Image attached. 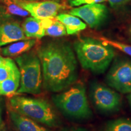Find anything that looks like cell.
I'll use <instances>...</instances> for the list:
<instances>
[{"label":"cell","mask_w":131,"mask_h":131,"mask_svg":"<svg viewBox=\"0 0 131 131\" xmlns=\"http://www.w3.org/2000/svg\"><path fill=\"white\" fill-rule=\"evenodd\" d=\"M37 53L41 65L43 86L47 91L60 92L77 80L78 63L69 42H45L39 47Z\"/></svg>","instance_id":"1"},{"label":"cell","mask_w":131,"mask_h":131,"mask_svg":"<svg viewBox=\"0 0 131 131\" xmlns=\"http://www.w3.org/2000/svg\"><path fill=\"white\" fill-rule=\"evenodd\" d=\"M73 49L82 68L97 74L107 70L115 56L112 47L89 37L75 41Z\"/></svg>","instance_id":"2"},{"label":"cell","mask_w":131,"mask_h":131,"mask_svg":"<svg viewBox=\"0 0 131 131\" xmlns=\"http://www.w3.org/2000/svg\"><path fill=\"white\" fill-rule=\"evenodd\" d=\"M11 109L35 122L49 127L60 124L58 117L51 104L46 100L23 96H12L9 100Z\"/></svg>","instance_id":"3"},{"label":"cell","mask_w":131,"mask_h":131,"mask_svg":"<svg viewBox=\"0 0 131 131\" xmlns=\"http://www.w3.org/2000/svg\"><path fill=\"white\" fill-rule=\"evenodd\" d=\"M55 106L66 117L77 119H88L92 112L82 83L75 84L66 91L52 96Z\"/></svg>","instance_id":"4"},{"label":"cell","mask_w":131,"mask_h":131,"mask_svg":"<svg viewBox=\"0 0 131 131\" xmlns=\"http://www.w3.org/2000/svg\"><path fill=\"white\" fill-rule=\"evenodd\" d=\"M15 60L20 73V83L16 94H40L42 75L40 60L37 53L27 52L16 57Z\"/></svg>","instance_id":"5"},{"label":"cell","mask_w":131,"mask_h":131,"mask_svg":"<svg viewBox=\"0 0 131 131\" xmlns=\"http://www.w3.org/2000/svg\"><path fill=\"white\" fill-rule=\"evenodd\" d=\"M105 79L108 86L119 92L131 93V59H116Z\"/></svg>","instance_id":"6"},{"label":"cell","mask_w":131,"mask_h":131,"mask_svg":"<svg viewBox=\"0 0 131 131\" xmlns=\"http://www.w3.org/2000/svg\"><path fill=\"white\" fill-rule=\"evenodd\" d=\"M91 96L94 105L102 112L117 111L122 103L121 96L117 92L97 83L92 84Z\"/></svg>","instance_id":"7"},{"label":"cell","mask_w":131,"mask_h":131,"mask_svg":"<svg viewBox=\"0 0 131 131\" xmlns=\"http://www.w3.org/2000/svg\"><path fill=\"white\" fill-rule=\"evenodd\" d=\"M26 39L29 38L24 35L19 21L0 8V46Z\"/></svg>","instance_id":"8"},{"label":"cell","mask_w":131,"mask_h":131,"mask_svg":"<svg viewBox=\"0 0 131 131\" xmlns=\"http://www.w3.org/2000/svg\"><path fill=\"white\" fill-rule=\"evenodd\" d=\"M107 9L100 3L86 4L73 8L69 14L77 16L91 28H97L103 23L107 16Z\"/></svg>","instance_id":"9"},{"label":"cell","mask_w":131,"mask_h":131,"mask_svg":"<svg viewBox=\"0 0 131 131\" xmlns=\"http://www.w3.org/2000/svg\"><path fill=\"white\" fill-rule=\"evenodd\" d=\"M18 6L28 12L32 16L38 19L55 17L60 10L64 8L62 4L53 1H28L15 0Z\"/></svg>","instance_id":"10"},{"label":"cell","mask_w":131,"mask_h":131,"mask_svg":"<svg viewBox=\"0 0 131 131\" xmlns=\"http://www.w3.org/2000/svg\"><path fill=\"white\" fill-rule=\"evenodd\" d=\"M9 117L17 131H49L29 118L12 109H10Z\"/></svg>","instance_id":"11"},{"label":"cell","mask_w":131,"mask_h":131,"mask_svg":"<svg viewBox=\"0 0 131 131\" xmlns=\"http://www.w3.org/2000/svg\"><path fill=\"white\" fill-rule=\"evenodd\" d=\"M37 43L34 38L19 40L10 43L1 49V53L6 57H18L30 50Z\"/></svg>","instance_id":"12"},{"label":"cell","mask_w":131,"mask_h":131,"mask_svg":"<svg viewBox=\"0 0 131 131\" xmlns=\"http://www.w3.org/2000/svg\"><path fill=\"white\" fill-rule=\"evenodd\" d=\"M24 35L27 38H41L45 36V29L41 19L30 16L27 18L22 24Z\"/></svg>","instance_id":"13"},{"label":"cell","mask_w":131,"mask_h":131,"mask_svg":"<svg viewBox=\"0 0 131 131\" xmlns=\"http://www.w3.org/2000/svg\"><path fill=\"white\" fill-rule=\"evenodd\" d=\"M55 18L65 26L67 34L73 35L86 28V24L77 16L70 14H60Z\"/></svg>","instance_id":"14"},{"label":"cell","mask_w":131,"mask_h":131,"mask_svg":"<svg viewBox=\"0 0 131 131\" xmlns=\"http://www.w3.org/2000/svg\"><path fill=\"white\" fill-rule=\"evenodd\" d=\"M41 19L45 29V35L52 37H60L67 34L65 26L55 17Z\"/></svg>","instance_id":"15"},{"label":"cell","mask_w":131,"mask_h":131,"mask_svg":"<svg viewBox=\"0 0 131 131\" xmlns=\"http://www.w3.org/2000/svg\"><path fill=\"white\" fill-rule=\"evenodd\" d=\"M20 83V73L16 70L9 77L0 83V95L12 96L16 94Z\"/></svg>","instance_id":"16"},{"label":"cell","mask_w":131,"mask_h":131,"mask_svg":"<svg viewBox=\"0 0 131 131\" xmlns=\"http://www.w3.org/2000/svg\"><path fill=\"white\" fill-rule=\"evenodd\" d=\"M18 69L17 66L12 58L0 55V83L7 79Z\"/></svg>","instance_id":"17"},{"label":"cell","mask_w":131,"mask_h":131,"mask_svg":"<svg viewBox=\"0 0 131 131\" xmlns=\"http://www.w3.org/2000/svg\"><path fill=\"white\" fill-rule=\"evenodd\" d=\"M3 6L1 7L3 12L13 16H17L20 17H25L28 16L29 13L26 10L18 6L15 0H1Z\"/></svg>","instance_id":"18"},{"label":"cell","mask_w":131,"mask_h":131,"mask_svg":"<svg viewBox=\"0 0 131 131\" xmlns=\"http://www.w3.org/2000/svg\"><path fill=\"white\" fill-rule=\"evenodd\" d=\"M101 131H131V119L121 118L108 122Z\"/></svg>","instance_id":"19"},{"label":"cell","mask_w":131,"mask_h":131,"mask_svg":"<svg viewBox=\"0 0 131 131\" xmlns=\"http://www.w3.org/2000/svg\"><path fill=\"white\" fill-rule=\"evenodd\" d=\"M99 40H100L103 43L108 45L112 47L113 48H115L119 50L120 51L124 52V53L127 54L129 56L131 57V45H127V44L121 42L117 41H114L110 40V39L107 38L105 37H100L99 38Z\"/></svg>","instance_id":"20"},{"label":"cell","mask_w":131,"mask_h":131,"mask_svg":"<svg viewBox=\"0 0 131 131\" xmlns=\"http://www.w3.org/2000/svg\"><path fill=\"white\" fill-rule=\"evenodd\" d=\"M107 0H68L69 4L72 7H79L81 5L101 3Z\"/></svg>","instance_id":"21"},{"label":"cell","mask_w":131,"mask_h":131,"mask_svg":"<svg viewBox=\"0 0 131 131\" xmlns=\"http://www.w3.org/2000/svg\"><path fill=\"white\" fill-rule=\"evenodd\" d=\"M110 6L113 8H118L124 6L130 0H107Z\"/></svg>","instance_id":"22"},{"label":"cell","mask_w":131,"mask_h":131,"mask_svg":"<svg viewBox=\"0 0 131 131\" xmlns=\"http://www.w3.org/2000/svg\"><path fill=\"white\" fill-rule=\"evenodd\" d=\"M65 131H89L88 130H86V129H83V128H73L71 129H69L68 130Z\"/></svg>","instance_id":"23"},{"label":"cell","mask_w":131,"mask_h":131,"mask_svg":"<svg viewBox=\"0 0 131 131\" xmlns=\"http://www.w3.org/2000/svg\"><path fill=\"white\" fill-rule=\"evenodd\" d=\"M3 126V120H2V117H1V109L0 107V129Z\"/></svg>","instance_id":"24"},{"label":"cell","mask_w":131,"mask_h":131,"mask_svg":"<svg viewBox=\"0 0 131 131\" xmlns=\"http://www.w3.org/2000/svg\"><path fill=\"white\" fill-rule=\"evenodd\" d=\"M129 37H130V39L131 40V24H130V27H129Z\"/></svg>","instance_id":"25"},{"label":"cell","mask_w":131,"mask_h":131,"mask_svg":"<svg viewBox=\"0 0 131 131\" xmlns=\"http://www.w3.org/2000/svg\"><path fill=\"white\" fill-rule=\"evenodd\" d=\"M0 131H11V130H8V129H4V128H3V129H0Z\"/></svg>","instance_id":"26"},{"label":"cell","mask_w":131,"mask_h":131,"mask_svg":"<svg viewBox=\"0 0 131 131\" xmlns=\"http://www.w3.org/2000/svg\"><path fill=\"white\" fill-rule=\"evenodd\" d=\"M129 98H130V103H131V94H130V97H129Z\"/></svg>","instance_id":"27"}]
</instances>
